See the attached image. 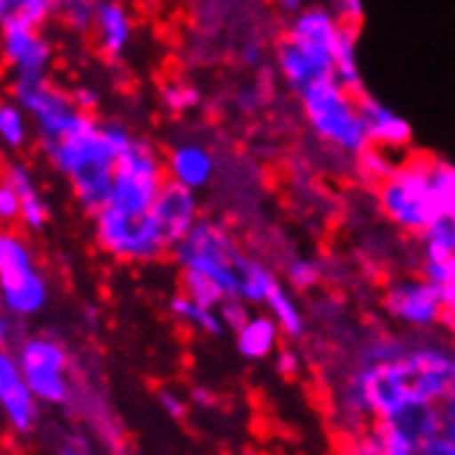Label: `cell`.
Masks as SVG:
<instances>
[{
	"label": "cell",
	"instance_id": "6da1fadb",
	"mask_svg": "<svg viewBox=\"0 0 455 455\" xmlns=\"http://www.w3.org/2000/svg\"><path fill=\"white\" fill-rule=\"evenodd\" d=\"M455 359L447 345L376 337L359 351V364L345 384L342 406L351 417L395 419L411 409L452 397Z\"/></svg>",
	"mask_w": 455,
	"mask_h": 455
},
{
	"label": "cell",
	"instance_id": "7a4b0ae2",
	"mask_svg": "<svg viewBox=\"0 0 455 455\" xmlns=\"http://www.w3.org/2000/svg\"><path fill=\"white\" fill-rule=\"evenodd\" d=\"M132 141V132L119 122H100L84 111L72 127L39 141L50 166L67 177L75 199L86 212L105 207L111 188V172L119 152Z\"/></svg>",
	"mask_w": 455,
	"mask_h": 455
},
{
	"label": "cell",
	"instance_id": "3957f363",
	"mask_svg": "<svg viewBox=\"0 0 455 455\" xmlns=\"http://www.w3.org/2000/svg\"><path fill=\"white\" fill-rule=\"evenodd\" d=\"M342 22L326 6H304L292 14L276 44V67L292 92L334 75V47Z\"/></svg>",
	"mask_w": 455,
	"mask_h": 455
},
{
	"label": "cell",
	"instance_id": "277c9868",
	"mask_svg": "<svg viewBox=\"0 0 455 455\" xmlns=\"http://www.w3.org/2000/svg\"><path fill=\"white\" fill-rule=\"evenodd\" d=\"M296 94L301 100V108L312 132L320 141L354 157H359L370 147L356 108V97L342 89L334 75L315 80V84L304 86Z\"/></svg>",
	"mask_w": 455,
	"mask_h": 455
},
{
	"label": "cell",
	"instance_id": "5b68a950",
	"mask_svg": "<svg viewBox=\"0 0 455 455\" xmlns=\"http://www.w3.org/2000/svg\"><path fill=\"white\" fill-rule=\"evenodd\" d=\"M431 164V155L411 157L403 166H395V172L379 185V204L384 216L411 235H419L439 219H447L434 191Z\"/></svg>",
	"mask_w": 455,
	"mask_h": 455
},
{
	"label": "cell",
	"instance_id": "8992f818",
	"mask_svg": "<svg viewBox=\"0 0 455 455\" xmlns=\"http://www.w3.org/2000/svg\"><path fill=\"white\" fill-rule=\"evenodd\" d=\"M169 254L182 271H196L216 282L224 299H240V265L246 254L221 224L199 219Z\"/></svg>",
	"mask_w": 455,
	"mask_h": 455
},
{
	"label": "cell",
	"instance_id": "52a82bcc",
	"mask_svg": "<svg viewBox=\"0 0 455 455\" xmlns=\"http://www.w3.org/2000/svg\"><path fill=\"white\" fill-rule=\"evenodd\" d=\"M442 431H455V406L444 400L436 406H422L395 419H372L362 436L351 439L347 455H417L419 442Z\"/></svg>",
	"mask_w": 455,
	"mask_h": 455
},
{
	"label": "cell",
	"instance_id": "ba28073f",
	"mask_svg": "<svg viewBox=\"0 0 455 455\" xmlns=\"http://www.w3.org/2000/svg\"><path fill=\"white\" fill-rule=\"evenodd\" d=\"M164 182H166V169L157 149L149 141L132 136V141L119 152L114 164L105 207L132 219L147 216Z\"/></svg>",
	"mask_w": 455,
	"mask_h": 455
},
{
	"label": "cell",
	"instance_id": "9c48e42d",
	"mask_svg": "<svg viewBox=\"0 0 455 455\" xmlns=\"http://www.w3.org/2000/svg\"><path fill=\"white\" fill-rule=\"evenodd\" d=\"M50 299L31 243L14 229L0 232V307L9 317H34Z\"/></svg>",
	"mask_w": 455,
	"mask_h": 455
},
{
	"label": "cell",
	"instance_id": "30bf717a",
	"mask_svg": "<svg viewBox=\"0 0 455 455\" xmlns=\"http://www.w3.org/2000/svg\"><path fill=\"white\" fill-rule=\"evenodd\" d=\"M17 364L25 387L42 403L64 406L69 389V354L67 345L50 334H34L20 342Z\"/></svg>",
	"mask_w": 455,
	"mask_h": 455
},
{
	"label": "cell",
	"instance_id": "8fae6325",
	"mask_svg": "<svg viewBox=\"0 0 455 455\" xmlns=\"http://www.w3.org/2000/svg\"><path fill=\"white\" fill-rule=\"evenodd\" d=\"M94 240L97 246L122 262H155L166 257L169 249L160 237L152 216H122L108 207H100L94 212Z\"/></svg>",
	"mask_w": 455,
	"mask_h": 455
},
{
	"label": "cell",
	"instance_id": "7c38bea8",
	"mask_svg": "<svg viewBox=\"0 0 455 455\" xmlns=\"http://www.w3.org/2000/svg\"><path fill=\"white\" fill-rule=\"evenodd\" d=\"M0 59L9 67L12 80H44L52 61V44L36 25L22 17H9L0 22Z\"/></svg>",
	"mask_w": 455,
	"mask_h": 455
},
{
	"label": "cell",
	"instance_id": "4fadbf2b",
	"mask_svg": "<svg viewBox=\"0 0 455 455\" xmlns=\"http://www.w3.org/2000/svg\"><path fill=\"white\" fill-rule=\"evenodd\" d=\"M384 309L389 312V317L411 329H434L442 320L447 329L452 326V312H447L439 287L427 279H403L389 284V290L384 292Z\"/></svg>",
	"mask_w": 455,
	"mask_h": 455
},
{
	"label": "cell",
	"instance_id": "5bb4252c",
	"mask_svg": "<svg viewBox=\"0 0 455 455\" xmlns=\"http://www.w3.org/2000/svg\"><path fill=\"white\" fill-rule=\"evenodd\" d=\"M422 237V279L439 287L447 312L455 307V219H439Z\"/></svg>",
	"mask_w": 455,
	"mask_h": 455
},
{
	"label": "cell",
	"instance_id": "9a60e30c",
	"mask_svg": "<svg viewBox=\"0 0 455 455\" xmlns=\"http://www.w3.org/2000/svg\"><path fill=\"white\" fill-rule=\"evenodd\" d=\"M149 216L164 237L166 249L172 251L180 240L191 232V227L199 221V202H196V194L182 188V185L166 180L160 185V191L149 207Z\"/></svg>",
	"mask_w": 455,
	"mask_h": 455
},
{
	"label": "cell",
	"instance_id": "2e32d148",
	"mask_svg": "<svg viewBox=\"0 0 455 455\" xmlns=\"http://www.w3.org/2000/svg\"><path fill=\"white\" fill-rule=\"evenodd\" d=\"M356 108L367 132V141L372 147H381V149H406L414 139V130L411 124L400 116L395 108L384 105L379 97H372L367 92L356 94Z\"/></svg>",
	"mask_w": 455,
	"mask_h": 455
},
{
	"label": "cell",
	"instance_id": "e0dca14e",
	"mask_svg": "<svg viewBox=\"0 0 455 455\" xmlns=\"http://www.w3.org/2000/svg\"><path fill=\"white\" fill-rule=\"evenodd\" d=\"M92 31L97 36V47L102 56L108 59H122L130 42H132V14L119 0H97L94 4V17H92Z\"/></svg>",
	"mask_w": 455,
	"mask_h": 455
},
{
	"label": "cell",
	"instance_id": "ac0fdd59",
	"mask_svg": "<svg viewBox=\"0 0 455 455\" xmlns=\"http://www.w3.org/2000/svg\"><path fill=\"white\" fill-rule=\"evenodd\" d=\"M166 180L182 185L188 191H199L212 180V172H216V160H212V152L204 144L188 141V144H177L169 157H166Z\"/></svg>",
	"mask_w": 455,
	"mask_h": 455
},
{
	"label": "cell",
	"instance_id": "d6986e66",
	"mask_svg": "<svg viewBox=\"0 0 455 455\" xmlns=\"http://www.w3.org/2000/svg\"><path fill=\"white\" fill-rule=\"evenodd\" d=\"M4 180L12 185L17 199H20V224L28 232H42L50 221V207L39 191L31 169L25 166L22 160H6Z\"/></svg>",
	"mask_w": 455,
	"mask_h": 455
},
{
	"label": "cell",
	"instance_id": "ffe728a7",
	"mask_svg": "<svg viewBox=\"0 0 455 455\" xmlns=\"http://www.w3.org/2000/svg\"><path fill=\"white\" fill-rule=\"evenodd\" d=\"M279 326L274 323L271 315H249V320L235 331L237 351L243 359L259 362L267 359L279 345Z\"/></svg>",
	"mask_w": 455,
	"mask_h": 455
},
{
	"label": "cell",
	"instance_id": "44dd1931",
	"mask_svg": "<svg viewBox=\"0 0 455 455\" xmlns=\"http://www.w3.org/2000/svg\"><path fill=\"white\" fill-rule=\"evenodd\" d=\"M334 77L342 89H347L354 97L364 92L362 72H359V59H356V28L342 22L339 39L334 47Z\"/></svg>",
	"mask_w": 455,
	"mask_h": 455
},
{
	"label": "cell",
	"instance_id": "7402d4cb",
	"mask_svg": "<svg viewBox=\"0 0 455 455\" xmlns=\"http://www.w3.org/2000/svg\"><path fill=\"white\" fill-rule=\"evenodd\" d=\"M0 406H4V414L17 434H31L36 427L39 400L31 395L28 387H25V381H20L14 389H9L4 397H0Z\"/></svg>",
	"mask_w": 455,
	"mask_h": 455
},
{
	"label": "cell",
	"instance_id": "603a6c76",
	"mask_svg": "<svg viewBox=\"0 0 455 455\" xmlns=\"http://www.w3.org/2000/svg\"><path fill=\"white\" fill-rule=\"evenodd\" d=\"M267 307V315L274 317V323L279 326V331H284L287 337H301L304 334V315L296 304V299L290 296L287 287H282L279 282L267 290V296L262 301Z\"/></svg>",
	"mask_w": 455,
	"mask_h": 455
},
{
	"label": "cell",
	"instance_id": "cb8c5ba5",
	"mask_svg": "<svg viewBox=\"0 0 455 455\" xmlns=\"http://www.w3.org/2000/svg\"><path fill=\"white\" fill-rule=\"evenodd\" d=\"M169 309H172V315L177 320H182V323L199 329L207 337H221L227 331L216 309H210V307H202V304L191 301L188 296H185V292H177V296H172Z\"/></svg>",
	"mask_w": 455,
	"mask_h": 455
},
{
	"label": "cell",
	"instance_id": "d4e9b609",
	"mask_svg": "<svg viewBox=\"0 0 455 455\" xmlns=\"http://www.w3.org/2000/svg\"><path fill=\"white\" fill-rule=\"evenodd\" d=\"M31 119L14 100H0V144L9 152H20L31 141Z\"/></svg>",
	"mask_w": 455,
	"mask_h": 455
},
{
	"label": "cell",
	"instance_id": "484cf974",
	"mask_svg": "<svg viewBox=\"0 0 455 455\" xmlns=\"http://www.w3.org/2000/svg\"><path fill=\"white\" fill-rule=\"evenodd\" d=\"M279 279L267 271V267L251 257L243 259V265H240V299H243L246 304H262L267 290H271Z\"/></svg>",
	"mask_w": 455,
	"mask_h": 455
},
{
	"label": "cell",
	"instance_id": "4316f807",
	"mask_svg": "<svg viewBox=\"0 0 455 455\" xmlns=\"http://www.w3.org/2000/svg\"><path fill=\"white\" fill-rule=\"evenodd\" d=\"M180 287L191 301H196L202 307H210V309H219V304L224 301V292L219 290V284L210 282L207 276H202L196 271H182L180 274Z\"/></svg>",
	"mask_w": 455,
	"mask_h": 455
},
{
	"label": "cell",
	"instance_id": "83f0119b",
	"mask_svg": "<svg viewBox=\"0 0 455 455\" xmlns=\"http://www.w3.org/2000/svg\"><path fill=\"white\" fill-rule=\"evenodd\" d=\"M431 180H434V191L439 196V204L444 210L447 219H455V169L450 160L434 157L431 164Z\"/></svg>",
	"mask_w": 455,
	"mask_h": 455
},
{
	"label": "cell",
	"instance_id": "f1b7e54d",
	"mask_svg": "<svg viewBox=\"0 0 455 455\" xmlns=\"http://www.w3.org/2000/svg\"><path fill=\"white\" fill-rule=\"evenodd\" d=\"M199 100H202V92L194 84H185V80H174V84H169L164 89V102L174 114H185V111L196 108Z\"/></svg>",
	"mask_w": 455,
	"mask_h": 455
},
{
	"label": "cell",
	"instance_id": "f546056e",
	"mask_svg": "<svg viewBox=\"0 0 455 455\" xmlns=\"http://www.w3.org/2000/svg\"><path fill=\"white\" fill-rule=\"evenodd\" d=\"M59 17L64 20L67 28L75 34H89L92 31V17H94V0H72V4L59 9Z\"/></svg>",
	"mask_w": 455,
	"mask_h": 455
},
{
	"label": "cell",
	"instance_id": "4dcf8cb0",
	"mask_svg": "<svg viewBox=\"0 0 455 455\" xmlns=\"http://www.w3.org/2000/svg\"><path fill=\"white\" fill-rule=\"evenodd\" d=\"M387 152L389 149H381V147H367L362 155H359V160H362V169H364V174L367 177H372V180H387L392 172H395V164H389V157H387Z\"/></svg>",
	"mask_w": 455,
	"mask_h": 455
},
{
	"label": "cell",
	"instance_id": "1f68e13d",
	"mask_svg": "<svg viewBox=\"0 0 455 455\" xmlns=\"http://www.w3.org/2000/svg\"><path fill=\"white\" fill-rule=\"evenodd\" d=\"M287 282L296 290H309L320 282V267L312 259H290L287 265Z\"/></svg>",
	"mask_w": 455,
	"mask_h": 455
},
{
	"label": "cell",
	"instance_id": "d6a6232c",
	"mask_svg": "<svg viewBox=\"0 0 455 455\" xmlns=\"http://www.w3.org/2000/svg\"><path fill=\"white\" fill-rule=\"evenodd\" d=\"M219 307H221L219 317H221V323H224L227 331H237L249 320V315H251L249 304L243 299H224Z\"/></svg>",
	"mask_w": 455,
	"mask_h": 455
},
{
	"label": "cell",
	"instance_id": "836d02e7",
	"mask_svg": "<svg viewBox=\"0 0 455 455\" xmlns=\"http://www.w3.org/2000/svg\"><path fill=\"white\" fill-rule=\"evenodd\" d=\"M0 224L4 227L20 224V199L4 177H0Z\"/></svg>",
	"mask_w": 455,
	"mask_h": 455
},
{
	"label": "cell",
	"instance_id": "e575fe53",
	"mask_svg": "<svg viewBox=\"0 0 455 455\" xmlns=\"http://www.w3.org/2000/svg\"><path fill=\"white\" fill-rule=\"evenodd\" d=\"M20 381H22V376H20L17 356L9 354L6 347H0V397H4L9 389H14Z\"/></svg>",
	"mask_w": 455,
	"mask_h": 455
},
{
	"label": "cell",
	"instance_id": "d590c367",
	"mask_svg": "<svg viewBox=\"0 0 455 455\" xmlns=\"http://www.w3.org/2000/svg\"><path fill=\"white\" fill-rule=\"evenodd\" d=\"M331 12L339 22L359 28V22L364 20V0H331Z\"/></svg>",
	"mask_w": 455,
	"mask_h": 455
},
{
	"label": "cell",
	"instance_id": "8d00e7d4",
	"mask_svg": "<svg viewBox=\"0 0 455 455\" xmlns=\"http://www.w3.org/2000/svg\"><path fill=\"white\" fill-rule=\"evenodd\" d=\"M157 403H160V409H164L172 419H182L185 414H188V409H185L182 397H180L177 392L160 389V392H157Z\"/></svg>",
	"mask_w": 455,
	"mask_h": 455
},
{
	"label": "cell",
	"instance_id": "74e56055",
	"mask_svg": "<svg viewBox=\"0 0 455 455\" xmlns=\"http://www.w3.org/2000/svg\"><path fill=\"white\" fill-rule=\"evenodd\" d=\"M276 370L282 372V376H296V372H299V356H296V351H290V347L279 351V356H276Z\"/></svg>",
	"mask_w": 455,
	"mask_h": 455
},
{
	"label": "cell",
	"instance_id": "f35d334b",
	"mask_svg": "<svg viewBox=\"0 0 455 455\" xmlns=\"http://www.w3.org/2000/svg\"><path fill=\"white\" fill-rule=\"evenodd\" d=\"M72 94V100H75V105L80 111H94L97 108V94L94 92H69Z\"/></svg>",
	"mask_w": 455,
	"mask_h": 455
},
{
	"label": "cell",
	"instance_id": "ab89813d",
	"mask_svg": "<svg viewBox=\"0 0 455 455\" xmlns=\"http://www.w3.org/2000/svg\"><path fill=\"white\" fill-rule=\"evenodd\" d=\"M243 61H246L249 67H262V61H265L262 47H259V44H246V47H243Z\"/></svg>",
	"mask_w": 455,
	"mask_h": 455
},
{
	"label": "cell",
	"instance_id": "60d3db41",
	"mask_svg": "<svg viewBox=\"0 0 455 455\" xmlns=\"http://www.w3.org/2000/svg\"><path fill=\"white\" fill-rule=\"evenodd\" d=\"M191 397H194V403H199V406H207V409L219 403V400H216V395H212L210 389H204V387H196Z\"/></svg>",
	"mask_w": 455,
	"mask_h": 455
},
{
	"label": "cell",
	"instance_id": "b9f144b4",
	"mask_svg": "<svg viewBox=\"0 0 455 455\" xmlns=\"http://www.w3.org/2000/svg\"><path fill=\"white\" fill-rule=\"evenodd\" d=\"M22 0H0V22H6L9 17H17Z\"/></svg>",
	"mask_w": 455,
	"mask_h": 455
},
{
	"label": "cell",
	"instance_id": "7bdbcfd3",
	"mask_svg": "<svg viewBox=\"0 0 455 455\" xmlns=\"http://www.w3.org/2000/svg\"><path fill=\"white\" fill-rule=\"evenodd\" d=\"M9 337H12V323H9V315L0 307V347L9 345Z\"/></svg>",
	"mask_w": 455,
	"mask_h": 455
},
{
	"label": "cell",
	"instance_id": "ee69618b",
	"mask_svg": "<svg viewBox=\"0 0 455 455\" xmlns=\"http://www.w3.org/2000/svg\"><path fill=\"white\" fill-rule=\"evenodd\" d=\"M274 4H276L282 12H287V14H296L299 9L307 6V0H274Z\"/></svg>",
	"mask_w": 455,
	"mask_h": 455
},
{
	"label": "cell",
	"instance_id": "f6af8a7d",
	"mask_svg": "<svg viewBox=\"0 0 455 455\" xmlns=\"http://www.w3.org/2000/svg\"><path fill=\"white\" fill-rule=\"evenodd\" d=\"M59 455H89L84 444H64Z\"/></svg>",
	"mask_w": 455,
	"mask_h": 455
},
{
	"label": "cell",
	"instance_id": "bcb514c9",
	"mask_svg": "<svg viewBox=\"0 0 455 455\" xmlns=\"http://www.w3.org/2000/svg\"><path fill=\"white\" fill-rule=\"evenodd\" d=\"M67 4H72V0H56V6H59V9H61V6H67ZM56 14H59V12H56Z\"/></svg>",
	"mask_w": 455,
	"mask_h": 455
},
{
	"label": "cell",
	"instance_id": "7dc6e473",
	"mask_svg": "<svg viewBox=\"0 0 455 455\" xmlns=\"http://www.w3.org/2000/svg\"><path fill=\"white\" fill-rule=\"evenodd\" d=\"M243 455H265V452H259V450H249V452H243Z\"/></svg>",
	"mask_w": 455,
	"mask_h": 455
},
{
	"label": "cell",
	"instance_id": "c3c4849f",
	"mask_svg": "<svg viewBox=\"0 0 455 455\" xmlns=\"http://www.w3.org/2000/svg\"><path fill=\"white\" fill-rule=\"evenodd\" d=\"M0 232H4V224H0Z\"/></svg>",
	"mask_w": 455,
	"mask_h": 455
}]
</instances>
